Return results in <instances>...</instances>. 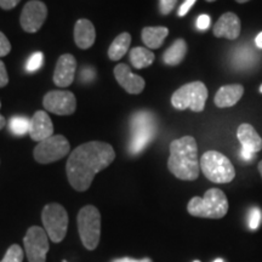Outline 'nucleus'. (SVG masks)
Instances as JSON below:
<instances>
[{"mask_svg": "<svg viewBox=\"0 0 262 262\" xmlns=\"http://www.w3.org/2000/svg\"><path fill=\"white\" fill-rule=\"evenodd\" d=\"M116 159V152L110 143L91 141L77 147L67 160L66 171L75 191H88L96 173L110 166Z\"/></svg>", "mask_w": 262, "mask_h": 262, "instance_id": "obj_1", "label": "nucleus"}, {"mask_svg": "<svg viewBox=\"0 0 262 262\" xmlns=\"http://www.w3.org/2000/svg\"><path fill=\"white\" fill-rule=\"evenodd\" d=\"M168 168L173 176L183 181H194L201 172L198 145L194 137L183 136L170 143Z\"/></svg>", "mask_w": 262, "mask_h": 262, "instance_id": "obj_2", "label": "nucleus"}, {"mask_svg": "<svg viewBox=\"0 0 262 262\" xmlns=\"http://www.w3.org/2000/svg\"><path fill=\"white\" fill-rule=\"evenodd\" d=\"M187 210L195 217L222 219L228 211L227 196L221 189L210 188L205 192L203 198H192L187 205Z\"/></svg>", "mask_w": 262, "mask_h": 262, "instance_id": "obj_3", "label": "nucleus"}, {"mask_svg": "<svg viewBox=\"0 0 262 262\" xmlns=\"http://www.w3.org/2000/svg\"><path fill=\"white\" fill-rule=\"evenodd\" d=\"M201 170L211 182L228 183L235 178L233 164L217 150H208L201 158Z\"/></svg>", "mask_w": 262, "mask_h": 262, "instance_id": "obj_4", "label": "nucleus"}, {"mask_svg": "<svg viewBox=\"0 0 262 262\" xmlns=\"http://www.w3.org/2000/svg\"><path fill=\"white\" fill-rule=\"evenodd\" d=\"M208 89L202 81H193L185 84L173 93L171 104L179 111H185L189 108L193 112H203L205 108Z\"/></svg>", "mask_w": 262, "mask_h": 262, "instance_id": "obj_5", "label": "nucleus"}, {"mask_svg": "<svg viewBox=\"0 0 262 262\" xmlns=\"http://www.w3.org/2000/svg\"><path fill=\"white\" fill-rule=\"evenodd\" d=\"M78 231L81 243L88 250H94L100 243L101 214L94 205H86L78 214Z\"/></svg>", "mask_w": 262, "mask_h": 262, "instance_id": "obj_6", "label": "nucleus"}, {"mask_svg": "<svg viewBox=\"0 0 262 262\" xmlns=\"http://www.w3.org/2000/svg\"><path fill=\"white\" fill-rule=\"evenodd\" d=\"M156 123L149 112H137L131 119V141L129 150L131 155H139L141 150L153 140Z\"/></svg>", "mask_w": 262, "mask_h": 262, "instance_id": "obj_7", "label": "nucleus"}, {"mask_svg": "<svg viewBox=\"0 0 262 262\" xmlns=\"http://www.w3.org/2000/svg\"><path fill=\"white\" fill-rule=\"evenodd\" d=\"M41 221L49 239L54 243H61L68 228V214L63 206L57 203L45 205L41 212Z\"/></svg>", "mask_w": 262, "mask_h": 262, "instance_id": "obj_8", "label": "nucleus"}, {"mask_svg": "<svg viewBox=\"0 0 262 262\" xmlns=\"http://www.w3.org/2000/svg\"><path fill=\"white\" fill-rule=\"evenodd\" d=\"M70 142L64 136L52 135L35 146L33 156L38 163L50 164L63 158L70 153Z\"/></svg>", "mask_w": 262, "mask_h": 262, "instance_id": "obj_9", "label": "nucleus"}, {"mask_svg": "<svg viewBox=\"0 0 262 262\" xmlns=\"http://www.w3.org/2000/svg\"><path fill=\"white\" fill-rule=\"evenodd\" d=\"M24 243L29 262H47L49 235L44 228L38 226L29 228L24 238Z\"/></svg>", "mask_w": 262, "mask_h": 262, "instance_id": "obj_10", "label": "nucleus"}, {"mask_svg": "<svg viewBox=\"0 0 262 262\" xmlns=\"http://www.w3.org/2000/svg\"><path fill=\"white\" fill-rule=\"evenodd\" d=\"M45 110L57 116H71L75 112L77 100L73 93L67 90L49 91L42 100Z\"/></svg>", "mask_w": 262, "mask_h": 262, "instance_id": "obj_11", "label": "nucleus"}, {"mask_svg": "<svg viewBox=\"0 0 262 262\" xmlns=\"http://www.w3.org/2000/svg\"><path fill=\"white\" fill-rule=\"evenodd\" d=\"M48 16L47 5L39 0H31L21 12V27L27 33H35L41 28Z\"/></svg>", "mask_w": 262, "mask_h": 262, "instance_id": "obj_12", "label": "nucleus"}, {"mask_svg": "<svg viewBox=\"0 0 262 262\" xmlns=\"http://www.w3.org/2000/svg\"><path fill=\"white\" fill-rule=\"evenodd\" d=\"M114 75L120 86L126 91L127 94L139 95L145 89V79L140 75L134 74L127 64L120 63L114 68Z\"/></svg>", "mask_w": 262, "mask_h": 262, "instance_id": "obj_13", "label": "nucleus"}, {"mask_svg": "<svg viewBox=\"0 0 262 262\" xmlns=\"http://www.w3.org/2000/svg\"><path fill=\"white\" fill-rule=\"evenodd\" d=\"M75 68H77V61L73 55H61L54 72V83L60 88L70 86L74 80Z\"/></svg>", "mask_w": 262, "mask_h": 262, "instance_id": "obj_14", "label": "nucleus"}, {"mask_svg": "<svg viewBox=\"0 0 262 262\" xmlns=\"http://www.w3.org/2000/svg\"><path fill=\"white\" fill-rule=\"evenodd\" d=\"M241 19L233 12H226L217 19L214 26V35L216 38H226L234 40L241 34Z\"/></svg>", "mask_w": 262, "mask_h": 262, "instance_id": "obj_15", "label": "nucleus"}, {"mask_svg": "<svg viewBox=\"0 0 262 262\" xmlns=\"http://www.w3.org/2000/svg\"><path fill=\"white\" fill-rule=\"evenodd\" d=\"M28 134L31 139L37 142H41L54 135V125H52L49 114L45 113L44 111L35 112L29 122Z\"/></svg>", "mask_w": 262, "mask_h": 262, "instance_id": "obj_16", "label": "nucleus"}, {"mask_svg": "<svg viewBox=\"0 0 262 262\" xmlns=\"http://www.w3.org/2000/svg\"><path fill=\"white\" fill-rule=\"evenodd\" d=\"M244 88L241 84L225 85L219 89L215 95L214 102L219 108L233 107L238 103V101L243 97Z\"/></svg>", "mask_w": 262, "mask_h": 262, "instance_id": "obj_17", "label": "nucleus"}, {"mask_svg": "<svg viewBox=\"0 0 262 262\" xmlns=\"http://www.w3.org/2000/svg\"><path fill=\"white\" fill-rule=\"evenodd\" d=\"M237 136L242 145V149L249 150L254 155L262 149V139L250 124H242L238 127Z\"/></svg>", "mask_w": 262, "mask_h": 262, "instance_id": "obj_18", "label": "nucleus"}, {"mask_svg": "<svg viewBox=\"0 0 262 262\" xmlns=\"http://www.w3.org/2000/svg\"><path fill=\"white\" fill-rule=\"evenodd\" d=\"M96 39V31L93 22L86 18H81L75 24L74 41L80 49H89L94 45Z\"/></svg>", "mask_w": 262, "mask_h": 262, "instance_id": "obj_19", "label": "nucleus"}, {"mask_svg": "<svg viewBox=\"0 0 262 262\" xmlns=\"http://www.w3.org/2000/svg\"><path fill=\"white\" fill-rule=\"evenodd\" d=\"M169 29L166 27H145L142 29V41L147 49H159L168 37Z\"/></svg>", "mask_w": 262, "mask_h": 262, "instance_id": "obj_20", "label": "nucleus"}, {"mask_svg": "<svg viewBox=\"0 0 262 262\" xmlns=\"http://www.w3.org/2000/svg\"><path fill=\"white\" fill-rule=\"evenodd\" d=\"M187 54V44L183 39H176L171 47L164 52L163 61L169 66H178L181 63Z\"/></svg>", "mask_w": 262, "mask_h": 262, "instance_id": "obj_21", "label": "nucleus"}, {"mask_svg": "<svg viewBox=\"0 0 262 262\" xmlns=\"http://www.w3.org/2000/svg\"><path fill=\"white\" fill-rule=\"evenodd\" d=\"M131 44V35L127 32H124L114 39L110 49H108V57L112 61H119L129 50Z\"/></svg>", "mask_w": 262, "mask_h": 262, "instance_id": "obj_22", "label": "nucleus"}, {"mask_svg": "<svg viewBox=\"0 0 262 262\" xmlns=\"http://www.w3.org/2000/svg\"><path fill=\"white\" fill-rule=\"evenodd\" d=\"M155 54L147 48L137 47L130 51V62L136 70L149 67L155 62Z\"/></svg>", "mask_w": 262, "mask_h": 262, "instance_id": "obj_23", "label": "nucleus"}, {"mask_svg": "<svg viewBox=\"0 0 262 262\" xmlns=\"http://www.w3.org/2000/svg\"><path fill=\"white\" fill-rule=\"evenodd\" d=\"M29 122H31V119H28L27 117H12L9 123L10 130H11V133L14 134V135L24 136L26 134H28L29 131Z\"/></svg>", "mask_w": 262, "mask_h": 262, "instance_id": "obj_24", "label": "nucleus"}, {"mask_svg": "<svg viewBox=\"0 0 262 262\" xmlns=\"http://www.w3.org/2000/svg\"><path fill=\"white\" fill-rule=\"evenodd\" d=\"M24 250L17 244L11 245L6 251L5 256L0 262H22L24 261Z\"/></svg>", "mask_w": 262, "mask_h": 262, "instance_id": "obj_25", "label": "nucleus"}, {"mask_svg": "<svg viewBox=\"0 0 262 262\" xmlns=\"http://www.w3.org/2000/svg\"><path fill=\"white\" fill-rule=\"evenodd\" d=\"M42 62H44V55L41 52H34L31 57L28 58L27 63H26V70L29 73L38 71L41 67Z\"/></svg>", "mask_w": 262, "mask_h": 262, "instance_id": "obj_26", "label": "nucleus"}, {"mask_svg": "<svg viewBox=\"0 0 262 262\" xmlns=\"http://www.w3.org/2000/svg\"><path fill=\"white\" fill-rule=\"evenodd\" d=\"M262 212L258 208H253L249 215V227L251 229H257L258 226L261 225Z\"/></svg>", "mask_w": 262, "mask_h": 262, "instance_id": "obj_27", "label": "nucleus"}, {"mask_svg": "<svg viewBox=\"0 0 262 262\" xmlns=\"http://www.w3.org/2000/svg\"><path fill=\"white\" fill-rule=\"evenodd\" d=\"M178 4V0H159V11L160 14L166 16L172 11Z\"/></svg>", "mask_w": 262, "mask_h": 262, "instance_id": "obj_28", "label": "nucleus"}, {"mask_svg": "<svg viewBox=\"0 0 262 262\" xmlns=\"http://www.w3.org/2000/svg\"><path fill=\"white\" fill-rule=\"evenodd\" d=\"M11 51V44L3 32H0V57L6 56Z\"/></svg>", "mask_w": 262, "mask_h": 262, "instance_id": "obj_29", "label": "nucleus"}, {"mask_svg": "<svg viewBox=\"0 0 262 262\" xmlns=\"http://www.w3.org/2000/svg\"><path fill=\"white\" fill-rule=\"evenodd\" d=\"M210 22L211 19L208 15H201L198 19H196V27H198V29H201V31H205L210 26Z\"/></svg>", "mask_w": 262, "mask_h": 262, "instance_id": "obj_30", "label": "nucleus"}, {"mask_svg": "<svg viewBox=\"0 0 262 262\" xmlns=\"http://www.w3.org/2000/svg\"><path fill=\"white\" fill-rule=\"evenodd\" d=\"M9 83V75L6 72V67L4 62L0 61V88H4Z\"/></svg>", "mask_w": 262, "mask_h": 262, "instance_id": "obj_31", "label": "nucleus"}, {"mask_svg": "<svg viewBox=\"0 0 262 262\" xmlns=\"http://www.w3.org/2000/svg\"><path fill=\"white\" fill-rule=\"evenodd\" d=\"M196 2V0H185V3L180 6L179 9V12L178 15L180 16V17H183V16H186V14L189 11V10L192 9V6L194 5V3Z\"/></svg>", "mask_w": 262, "mask_h": 262, "instance_id": "obj_32", "label": "nucleus"}, {"mask_svg": "<svg viewBox=\"0 0 262 262\" xmlns=\"http://www.w3.org/2000/svg\"><path fill=\"white\" fill-rule=\"evenodd\" d=\"M19 2H21V0H0V8L4 10H11L14 9Z\"/></svg>", "mask_w": 262, "mask_h": 262, "instance_id": "obj_33", "label": "nucleus"}, {"mask_svg": "<svg viewBox=\"0 0 262 262\" xmlns=\"http://www.w3.org/2000/svg\"><path fill=\"white\" fill-rule=\"evenodd\" d=\"M95 77V72L91 68H86V70L81 71V80L84 81H91Z\"/></svg>", "mask_w": 262, "mask_h": 262, "instance_id": "obj_34", "label": "nucleus"}, {"mask_svg": "<svg viewBox=\"0 0 262 262\" xmlns=\"http://www.w3.org/2000/svg\"><path fill=\"white\" fill-rule=\"evenodd\" d=\"M112 262H152V260L148 257L142 258V260H136V258H131V257H122V258H116Z\"/></svg>", "mask_w": 262, "mask_h": 262, "instance_id": "obj_35", "label": "nucleus"}, {"mask_svg": "<svg viewBox=\"0 0 262 262\" xmlns=\"http://www.w3.org/2000/svg\"><path fill=\"white\" fill-rule=\"evenodd\" d=\"M241 156H242V158L245 160V162H250V160H253L255 158L254 153L249 152V150H245V149L241 150Z\"/></svg>", "mask_w": 262, "mask_h": 262, "instance_id": "obj_36", "label": "nucleus"}, {"mask_svg": "<svg viewBox=\"0 0 262 262\" xmlns=\"http://www.w3.org/2000/svg\"><path fill=\"white\" fill-rule=\"evenodd\" d=\"M255 42H256V47L262 49V32H260L257 34L256 39H255Z\"/></svg>", "mask_w": 262, "mask_h": 262, "instance_id": "obj_37", "label": "nucleus"}, {"mask_svg": "<svg viewBox=\"0 0 262 262\" xmlns=\"http://www.w3.org/2000/svg\"><path fill=\"white\" fill-rule=\"evenodd\" d=\"M5 124H6V120H5V118L2 116V114H0V130L3 129V127L5 126Z\"/></svg>", "mask_w": 262, "mask_h": 262, "instance_id": "obj_38", "label": "nucleus"}, {"mask_svg": "<svg viewBox=\"0 0 262 262\" xmlns=\"http://www.w3.org/2000/svg\"><path fill=\"white\" fill-rule=\"evenodd\" d=\"M258 171H260V175H261V178H262V160L260 163H258Z\"/></svg>", "mask_w": 262, "mask_h": 262, "instance_id": "obj_39", "label": "nucleus"}, {"mask_svg": "<svg viewBox=\"0 0 262 262\" xmlns=\"http://www.w3.org/2000/svg\"><path fill=\"white\" fill-rule=\"evenodd\" d=\"M235 2L239 3V4H244V3H248V2H250V0H235Z\"/></svg>", "mask_w": 262, "mask_h": 262, "instance_id": "obj_40", "label": "nucleus"}, {"mask_svg": "<svg viewBox=\"0 0 262 262\" xmlns=\"http://www.w3.org/2000/svg\"><path fill=\"white\" fill-rule=\"evenodd\" d=\"M214 262H224V260H222V258H216Z\"/></svg>", "mask_w": 262, "mask_h": 262, "instance_id": "obj_41", "label": "nucleus"}, {"mask_svg": "<svg viewBox=\"0 0 262 262\" xmlns=\"http://www.w3.org/2000/svg\"><path fill=\"white\" fill-rule=\"evenodd\" d=\"M206 2H209V3H212V2H215V0H206Z\"/></svg>", "mask_w": 262, "mask_h": 262, "instance_id": "obj_42", "label": "nucleus"}, {"mask_svg": "<svg viewBox=\"0 0 262 262\" xmlns=\"http://www.w3.org/2000/svg\"><path fill=\"white\" fill-rule=\"evenodd\" d=\"M260 93L262 94V84H261V86H260Z\"/></svg>", "mask_w": 262, "mask_h": 262, "instance_id": "obj_43", "label": "nucleus"}, {"mask_svg": "<svg viewBox=\"0 0 262 262\" xmlns=\"http://www.w3.org/2000/svg\"><path fill=\"white\" fill-rule=\"evenodd\" d=\"M0 107H2V102H0Z\"/></svg>", "mask_w": 262, "mask_h": 262, "instance_id": "obj_44", "label": "nucleus"}, {"mask_svg": "<svg viewBox=\"0 0 262 262\" xmlns=\"http://www.w3.org/2000/svg\"><path fill=\"white\" fill-rule=\"evenodd\" d=\"M194 262H201V261H194Z\"/></svg>", "mask_w": 262, "mask_h": 262, "instance_id": "obj_45", "label": "nucleus"}]
</instances>
